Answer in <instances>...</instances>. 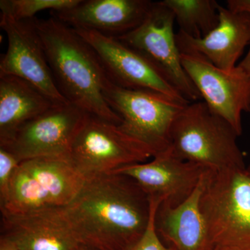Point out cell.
<instances>
[{"label":"cell","mask_w":250,"mask_h":250,"mask_svg":"<svg viewBox=\"0 0 250 250\" xmlns=\"http://www.w3.org/2000/svg\"><path fill=\"white\" fill-rule=\"evenodd\" d=\"M63 212L85 244L100 250H131L147 229L151 203L134 179L104 174L85 179Z\"/></svg>","instance_id":"6da1fadb"},{"label":"cell","mask_w":250,"mask_h":250,"mask_svg":"<svg viewBox=\"0 0 250 250\" xmlns=\"http://www.w3.org/2000/svg\"><path fill=\"white\" fill-rule=\"evenodd\" d=\"M32 21L62 96L90 116L121 125V117L104 96L108 78L93 47L75 29L54 16Z\"/></svg>","instance_id":"7a4b0ae2"},{"label":"cell","mask_w":250,"mask_h":250,"mask_svg":"<svg viewBox=\"0 0 250 250\" xmlns=\"http://www.w3.org/2000/svg\"><path fill=\"white\" fill-rule=\"evenodd\" d=\"M240 136L205 102L190 103L176 118L170 132V150L176 157L207 170L246 168L237 144Z\"/></svg>","instance_id":"3957f363"},{"label":"cell","mask_w":250,"mask_h":250,"mask_svg":"<svg viewBox=\"0 0 250 250\" xmlns=\"http://www.w3.org/2000/svg\"><path fill=\"white\" fill-rule=\"evenodd\" d=\"M84 181L65 159L36 158L21 161L11 179L7 196L0 204L1 214L65 208L77 196Z\"/></svg>","instance_id":"277c9868"},{"label":"cell","mask_w":250,"mask_h":250,"mask_svg":"<svg viewBox=\"0 0 250 250\" xmlns=\"http://www.w3.org/2000/svg\"><path fill=\"white\" fill-rule=\"evenodd\" d=\"M200 208L213 246L250 250V176L247 167L207 170Z\"/></svg>","instance_id":"5b68a950"},{"label":"cell","mask_w":250,"mask_h":250,"mask_svg":"<svg viewBox=\"0 0 250 250\" xmlns=\"http://www.w3.org/2000/svg\"><path fill=\"white\" fill-rule=\"evenodd\" d=\"M103 93L121 117V129L147 147L153 157L170 149L172 125L188 104L161 94L121 88L109 79Z\"/></svg>","instance_id":"8992f818"},{"label":"cell","mask_w":250,"mask_h":250,"mask_svg":"<svg viewBox=\"0 0 250 250\" xmlns=\"http://www.w3.org/2000/svg\"><path fill=\"white\" fill-rule=\"evenodd\" d=\"M152 152L119 125L88 116L74 139L70 161L85 179L145 163Z\"/></svg>","instance_id":"52a82bcc"},{"label":"cell","mask_w":250,"mask_h":250,"mask_svg":"<svg viewBox=\"0 0 250 250\" xmlns=\"http://www.w3.org/2000/svg\"><path fill=\"white\" fill-rule=\"evenodd\" d=\"M174 14L160 1L153 2L143 22L117 39L142 54L189 101L202 96L184 70L174 31Z\"/></svg>","instance_id":"ba28073f"},{"label":"cell","mask_w":250,"mask_h":250,"mask_svg":"<svg viewBox=\"0 0 250 250\" xmlns=\"http://www.w3.org/2000/svg\"><path fill=\"white\" fill-rule=\"evenodd\" d=\"M88 116L70 103L54 104L23 125L9 143L0 147L9 150L20 162L36 158L70 161L72 143Z\"/></svg>","instance_id":"9c48e42d"},{"label":"cell","mask_w":250,"mask_h":250,"mask_svg":"<svg viewBox=\"0 0 250 250\" xmlns=\"http://www.w3.org/2000/svg\"><path fill=\"white\" fill-rule=\"evenodd\" d=\"M75 30L93 47L108 78L115 84L126 89L161 94L184 104L190 103L152 62L116 37L94 31Z\"/></svg>","instance_id":"30bf717a"},{"label":"cell","mask_w":250,"mask_h":250,"mask_svg":"<svg viewBox=\"0 0 250 250\" xmlns=\"http://www.w3.org/2000/svg\"><path fill=\"white\" fill-rule=\"evenodd\" d=\"M0 27L8 40L7 49L0 59V76L27 81L55 104L69 103L56 84L32 19L18 21L1 13Z\"/></svg>","instance_id":"8fae6325"},{"label":"cell","mask_w":250,"mask_h":250,"mask_svg":"<svg viewBox=\"0 0 250 250\" xmlns=\"http://www.w3.org/2000/svg\"><path fill=\"white\" fill-rule=\"evenodd\" d=\"M181 59L205 103L241 136L242 113H250V76L238 65L227 71L197 56L181 54Z\"/></svg>","instance_id":"7c38bea8"},{"label":"cell","mask_w":250,"mask_h":250,"mask_svg":"<svg viewBox=\"0 0 250 250\" xmlns=\"http://www.w3.org/2000/svg\"><path fill=\"white\" fill-rule=\"evenodd\" d=\"M206 171L196 164L176 157L170 148L152 157V160L132 164L112 173L125 174L134 179L149 200L174 207L195 190Z\"/></svg>","instance_id":"4fadbf2b"},{"label":"cell","mask_w":250,"mask_h":250,"mask_svg":"<svg viewBox=\"0 0 250 250\" xmlns=\"http://www.w3.org/2000/svg\"><path fill=\"white\" fill-rule=\"evenodd\" d=\"M218 25L195 39L179 31L176 41L181 54L202 57L222 70L230 71L250 44V16L219 6Z\"/></svg>","instance_id":"5bb4252c"},{"label":"cell","mask_w":250,"mask_h":250,"mask_svg":"<svg viewBox=\"0 0 250 250\" xmlns=\"http://www.w3.org/2000/svg\"><path fill=\"white\" fill-rule=\"evenodd\" d=\"M0 236L14 242L22 250H82L88 246L74 232L63 208L1 214Z\"/></svg>","instance_id":"9a60e30c"},{"label":"cell","mask_w":250,"mask_h":250,"mask_svg":"<svg viewBox=\"0 0 250 250\" xmlns=\"http://www.w3.org/2000/svg\"><path fill=\"white\" fill-rule=\"evenodd\" d=\"M152 3L149 0H81L70 9L51 13L72 29L118 37L139 27Z\"/></svg>","instance_id":"2e32d148"},{"label":"cell","mask_w":250,"mask_h":250,"mask_svg":"<svg viewBox=\"0 0 250 250\" xmlns=\"http://www.w3.org/2000/svg\"><path fill=\"white\" fill-rule=\"evenodd\" d=\"M207 171L195 190L180 205L158 207L156 232L167 246L177 250H213L215 248L200 208Z\"/></svg>","instance_id":"e0dca14e"},{"label":"cell","mask_w":250,"mask_h":250,"mask_svg":"<svg viewBox=\"0 0 250 250\" xmlns=\"http://www.w3.org/2000/svg\"><path fill=\"white\" fill-rule=\"evenodd\" d=\"M54 104L27 81L15 76H0V146H4L31 120Z\"/></svg>","instance_id":"ac0fdd59"},{"label":"cell","mask_w":250,"mask_h":250,"mask_svg":"<svg viewBox=\"0 0 250 250\" xmlns=\"http://www.w3.org/2000/svg\"><path fill=\"white\" fill-rule=\"evenodd\" d=\"M161 4L174 14L179 30L200 39L215 29L219 23V6L215 0H163Z\"/></svg>","instance_id":"d6986e66"},{"label":"cell","mask_w":250,"mask_h":250,"mask_svg":"<svg viewBox=\"0 0 250 250\" xmlns=\"http://www.w3.org/2000/svg\"><path fill=\"white\" fill-rule=\"evenodd\" d=\"M81 0H1L0 10L18 21H29L41 11H62L76 6Z\"/></svg>","instance_id":"ffe728a7"},{"label":"cell","mask_w":250,"mask_h":250,"mask_svg":"<svg viewBox=\"0 0 250 250\" xmlns=\"http://www.w3.org/2000/svg\"><path fill=\"white\" fill-rule=\"evenodd\" d=\"M151 203V215L146 232L131 250H177L173 246H167L161 241L156 232L155 215L159 202L149 200Z\"/></svg>","instance_id":"44dd1931"},{"label":"cell","mask_w":250,"mask_h":250,"mask_svg":"<svg viewBox=\"0 0 250 250\" xmlns=\"http://www.w3.org/2000/svg\"><path fill=\"white\" fill-rule=\"evenodd\" d=\"M19 164L14 154L0 147V204L7 196L11 179Z\"/></svg>","instance_id":"7402d4cb"},{"label":"cell","mask_w":250,"mask_h":250,"mask_svg":"<svg viewBox=\"0 0 250 250\" xmlns=\"http://www.w3.org/2000/svg\"><path fill=\"white\" fill-rule=\"evenodd\" d=\"M228 9L237 13H243L250 16V0H228Z\"/></svg>","instance_id":"603a6c76"},{"label":"cell","mask_w":250,"mask_h":250,"mask_svg":"<svg viewBox=\"0 0 250 250\" xmlns=\"http://www.w3.org/2000/svg\"><path fill=\"white\" fill-rule=\"evenodd\" d=\"M0 250H22L14 242L7 238H0Z\"/></svg>","instance_id":"cb8c5ba5"},{"label":"cell","mask_w":250,"mask_h":250,"mask_svg":"<svg viewBox=\"0 0 250 250\" xmlns=\"http://www.w3.org/2000/svg\"><path fill=\"white\" fill-rule=\"evenodd\" d=\"M238 66L246 72L247 75L250 76V49L248 51V54H246L245 58L241 61V62L238 64Z\"/></svg>","instance_id":"d4e9b609"},{"label":"cell","mask_w":250,"mask_h":250,"mask_svg":"<svg viewBox=\"0 0 250 250\" xmlns=\"http://www.w3.org/2000/svg\"><path fill=\"white\" fill-rule=\"evenodd\" d=\"M213 250H236L232 248H227V247L215 246Z\"/></svg>","instance_id":"484cf974"},{"label":"cell","mask_w":250,"mask_h":250,"mask_svg":"<svg viewBox=\"0 0 250 250\" xmlns=\"http://www.w3.org/2000/svg\"><path fill=\"white\" fill-rule=\"evenodd\" d=\"M82 250H100L97 249V248H94V247L87 246L85 248H83Z\"/></svg>","instance_id":"4316f807"},{"label":"cell","mask_w":250,"mask_h":250,"mask_svg":"<svg viewBox=\"0 0 250 250\" xmlns=\"http://www.w3.org/2000/svg\"><path fill=\"white\" fill-rule=\"evenodd\" d=\"M247 170H248V173H249L250 176V164L249 166H248V167H247Z\"/></svg>","instance_id":"83f0119b"}]
</instances>
